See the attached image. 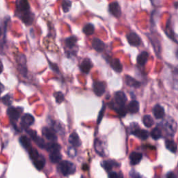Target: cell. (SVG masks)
Segmentation results:
<instances>
[{
	"label": "cell",
	"mask_w": 178,
	"mask_h": 178,
	"mask_svg": "<svg viewBox=\"0 0 178 178\" xmlns=\"http://www.w3.org/2000/svg\"><path fill=\"white\" fill-rule=\"evenodd\" d=\"M125 81L126 84L131 87L134 88H139L141 86V83L139 81L136 80L134 78H132L130 76H125Z\"/></svg>",
	"instance_id": "603a6c76"
},
{
	"label": "cell",
	"mask_w": 178,
	"mask_h": 178,
	"mask_svg": "<svg viewBox=\"0 0 178 178\" xmlns=\"http://www.w3.org/2000/svg\"><path fill=\"white\" fill-rule=\"evenodd\" d=\"M20 18L22 19V20L23 21L24 23L27 25H30L32 24V22L34 20V14L32 13H31L29 11L23 13H21Z\"/></svg>",
	"instance_id": "8fae6325"
},
{
	"label": "cell",
	"mask_w": 178,
	"mask_h": 178,
	"mask_svg": "<svg viewBox=\"0 0 178 178\" xmlns=\"http://www.w3.org/2000/svg\"><path fill=\"white\" fill-rule=\"evenodd\" d=\"M4 85H3L1 82H0V95H1V93L3 92V91H4Z\"/></svg>",
	"instance_id": "f6af8a7d"
},
{
	"label": "cell",
	"mask_w": 178,
	"mask_h": 178,
	"mask_svg": "<svg viewBox=\"0 0 178 178\" xmlns=\"http://www.w3.org/2000/svg\"><path fill=\"white\" fill-rule=\"evenodd\" d=\"M35 121L34 118L32 115H31L29 113H26L22 117L21 119V125L22 128L27 129L29 128L31 125H32Z\"/></svg>",
	"instance_id": "277c9868"
},
{
	"label": "cell",
	"mask_w": 178,
	"mask_h": 178,
	"mask_svg": "<svg viewBox=\"0 0 178 178\" xmlns=\"http://www.w3.org/2000/svg\"><path fill=\"white\" fill-rule=\"evenodd\" d=\"M54 96H55L56 102L58 104L63 102V100H64V95H63L61 92H56V93H55Z\"/></svg>",
	"instance_id": "8d00e7d4"
},
{
	"label": "cell",
	"mask_w": 178,
	"mask_h": 178,
	"mask_svg": "<svg viewBox=\"0 0 178 178\" xmlns=\"http://www.w3.org/2000/svg\"><path fill=\"white\" fill-rule=\"evenodd\" d=\"M58 168L60 172L65 176L74 174L76 170L75 164L71 161L66 160L60 161Z\"/></svg>",
	"instance_id": "6da1fadb"
},
{
	"label": "cell",
	"mask_w": 178,
	"mask_h": 178,
	"mask_svg": "<svg viewBox=\"0 0 178 178\" xmlns=\"http://www.w3.org/2000/svg\"><path fill=\"white\" fill-rule=\"evenodd\" d=\"M109 10L111 13L116 18H119L121 15V8L118 2L111 3L109 6Z\"/></svg>",
	"instance_id": "9c48e42d"
},
{
	"label": "cell",
	"mask_w": 178,
	"mask_h": 178,
	"mask_svg": "<svg viewBox=\"0 0 178 178\" xmlns=\"http://www.w3.org/2000/svg\"><path fill=\"white\" fill-rule=\"evenodd\" d=\"M33 163L35 167H36L38 170H42L43 167L45 166V160L43 158V156L40 155V157L36 161H34Z\"/></svg>",
	"instance_id": "4316f807"
},
{
	"label": "cell",
	"mask_w": 178,
	"mask_h": 178,
	"mask_svg": "<svg viewBox=\"0 0 178 178\" xmlns=\"http://www.w3.org/2000/svg\"><path fill=\"white\" fill-rule=\"evenodd\" d=\"M114 100H115V104L117 105L124 106L127 102L126 95L123 91H118L115 93Z\"/></svg>",
	"instance_id": "8992f818"
},
{
	"label": "cell",
	"mask_w": 178,
	"mask_h": 178,
	"mask_svg": "<svg viewBox=\"0 0 178 178\" xmlns=\"http://www.w3.org/2000/svg\"><path fill=\"white\" fill-rule=\"evenodd\" d=\"M2 29L0 28V37L2 36Z\"/></svg>",
	"instance_id": "7dc6e473"
},
{
	"label": "cell",
	"mask_w": 178,
	"mask_h": 178,
	"mask_svg": "<svg viewBox=\"0 0 178 178\" xmlns=\"http://www.w3.org/2000/svg\"><path fill=\"white\" fill-rule=\"evenodd\" d=\"M18 67L20 68V71L23 75L27 74V68H26V57L24 55H20L18 56Z\"/></svg>",
	"instance_id": "30bf717a"
},
{
	"label": "cell",
	"mask_w": 178,
	"mask_h": 178,
	"mask_svg": "<svg viewBox=\"0 0 178 178\" xmlns=\"http://www.w3.org/2000/svg\"><path fill=\"white\" fill-rule=\"evenodd\" d=\"M127 39H128V41L130 45L134 47H138L141 43V38H140L136 33L132 32L129 34L128 35V36H127Z\"/></svg>",
	"instance_id": "5b68a950"
},
{
	"label": "cell",
	"mask_w": 178,
	"mask_h": 178,
	"mask_svg": "<svg viewBox=\"0 0 178 178\" xmlns=\"http://www.w3.org/2000/svg\"><path fill=\"white\" fill-rule=\"evenodd\" d=\"M95 31L94 26L92 24H87L84 27L83 31L84 33L87 35V36H91V35L93 34Z\"/></svg>",
	"instance_id": "d6a6232c"
},
{
	"label": "cell",
	"mask_w": 178,
	"mask_h": 178,
	"mask_svg": "<svg viewBox=\"0 0 178 178\" xmlns=\"http://www.w3.org/2000/svg\"><path fill=\"white\" fill-rule=\"evenodd\" d=\"M131 176L133 177V178H142L141 176L140 175L137 173H136L134 172V171H132V172L131 173Z\"/></svg>",
	"instance_id": "7bdbcfd3"
},
{
	"label": "cell",
	"mask_w": 178,
	"mask_h": 178,
	"mask_svg": "<svg viewBox=\"0 0 178 178\" xmlns=\"http://www.w3.org/2000/svg\"><path fill=\"white\" fill-rule=\"evenodd\" d=\"M68 141L73 147H79L81 144V141L79 136L76 132H72L69 136Z\"/></svg>",
	"instance_id": "4fadbf2b"
},
{
	"label": "cell",
	"mask_w": 178,
	"mask_h": 178,
	"mask_svg": "<svg viewBox=\"0 0 178 178\" xmlns=\"http://www.w3.org/2000/svg\"><path fill=\"white\" fill-rule=\"evenodd\" d=\"M143 123L146 128H151L154 125V120L150 115H145L143 117Z\"/></svg>",
	"instance_id": "f546056e"
},
{
	"label": "cell",
	"mask_w": 178,
	"mask_h": 178,
	"mask_svg": "<svg viewBox=\"0 0 178 178\" xmlns=\"http://www.w3.org/2000/svg\"><path fill=\"white\" fill-rule=\"evenodd\" d=\"M132 134L134 135L137 138L141 139L142 140H145L148 138L149 133L145 129H140L139 128H134L132 131Z\"/></svg>",
	"instance_id": "ba28073f"
},
{
	"label": "cell",
	"mask_w": 178,
	"mask_h": 178,
	"mask_svg": "<svg viewBox=\"0 0 178 178\" xmlns=\"http://www.w3.org/2000/svg\"><path fill=\"white\" fill-rule=\"evenodd\" d=\"M71 4L72 2L71 1H68V0H64V1H63L61 3V6L63 12L64 13L68 12L70 8L71 7Z\"/></svg>",
	"instance_id": "d590c367"
},
{
	"label": "cell",
	"mask_w": 178,
	"mask_h": 178,
	"mask_svg": "<svg viewBox=\"0 0 178 178\" xmlns=\"http://www.w3.org/2000/svg\"><path fill=\"white\" fill-rule=\"evenodd\" d=\"M148 57H149L148 53L147 52H145V51H144V52H142L141 54H139L137 57L138 64L141 66L145 65V63L148 61Z\"/></svg>",
	"instance_id": "ffe728a7"
},
{
	"label": "cell",
	"mask_w": 178,
	"mask_h": 178,
	"mask_svg": "<svg viewBox=\"0 0 178 178\" xmlns=\"http://www.w3.org/2000/svg\"><path fill=\"white\" fill-rule=\"evenodd\" d=\"M106 86L102 81H96L93 84V91L94 93L97 96H102L105 93Z\"/></svg>",
	"instance_id": "52a82bcc"
},
{
	"label": "cell",
	"mask_w": 178,
	"mask_h": 178,
	"mask_svg": "<svg viewBox=\"0 0 178 178\" xmlns=\"http://www.w3.org/2000/svg\"><path fill=\"white\" fill-rule=\"evenodd\" d=\"M110 105H112L111 106V108H112L113 110H115L116 112L118 113V115L120 116H125L126 115V113L128 111H127V109H125V106H119V105H117L115 103H113V102L109 104Z\"/></svg>",
	"instance_id": "d6986e66"
},
{
	"label": "cell",
	"mask_w": 178,
	"mask_h": 178,
	"mask_svg": "<svg viewBox=\"0 0 178 178\" xmlns=\"http://www.w3.org/2000/svg\"><path fill=\"white\" fill-rule=\"evenodd\" d=\"M153 114L157 119H161L165 116V111L164 108L160 104H157L153 108Z\"/></svg>",
	"instance_id": "2e32d148"
},
{
	"label": "cell",
	"mask_w": 178,
	"mask_h": 178,
	"mask_svg": "<svg viewBox=\"0 0 178 178\" xmlns=\"http://www.w3.org/2000/svg\"><path fill=\"white\" fill-rule=\"evenodd\" d=\"M3 71V64L1 61V60H0V74Z\"/></svg>",
	"instance_id": "bcb514c9"
},
{
	"label": "cell",
	"mask_w": 178,
	"mask_h": 178,
	"mask_svg": "<svg viewBox=\"0 0 178 178\" xmlns=\"http://www.w3.org/2000/svg\"><path fill=\"white\" fill-rule=\"evenodd\" d=\"M19 141H20V144L22 145V147H23L24 149H26L27 151L31 148L30 139H29L27 136H22Z\"/></svg>",
	"instance_id": "cb8c5ba5"
},
{
	"label": "cell",
	"mask_w": 178,
	"mask_h": 178,
	"mask_svg": "<svg viewBox=\"0 0 178 178\" xmlns=\"http://www.w3.org/2000/svg\"><path fill=\"white\" fill-rule=\"evenodd\" d=\"M167 177L168 178H175V176L173 173H169L167 175Z\"/></svg>",
	"instance_id": "ee69618b"
},
{
	"label": "cell",
	"mask_w": 178,
	"mask_h": 178,
	"mask_svg": "<svg viewBox=\"0 0 178 178\" xmlns=\"http://www.w3.org/2000/svg\"><path fill=\"white\" fill-rule=\"evenodd\" d=\"M2 102H3V103H4V104H6V105L11 106L12 102H11V100L10 95H9L8 94V95H5L4 97H2Z\"/></svg>",
	"instance_id": "74e56055"
},
{
	"label": "cell",
	"mask_w": 178,
	"mask_h": 178,
	"mask_svg": "<svg viewBox=\"0 0 178 178\" xmlns=\"http://www.w3.org/2000/svg\"><path fill=\"white\" fill-rule=\"evenodd\" d=\"M176 123L173 120H166V123H165V129H166L168 132L170 133H174L176 130Z\"/></svg>",
	"instance_id": "44dd1931"
},
{
	"label": "cell",
	"mask_w": 178,
	"mask_h": 178,
	"mask_svg": "<svg viewBox=\"0 0 178 178\" xmlns=\"http://www.w3.org/2000/svg\"><path fill=\"white\" fill-rule=\"evenodd\" d=\"M109 178H118V175L116 172H111L109 175Z\"/></svg>",
	"instance_id": "b9f144b4"
},
{
	"label": "cell",
	"mask_w": 178,
	"mask_h": 178,
	"mask_svg": "<svg viewBox=\"0 0 178 178\" xmlns=\"http://www.w3.org/2000/svg\"><path fill=\"white\" fill-rule=\"evenodd\" d=\"M92 46H93V49L96 50L98 52H103V50L105 48V45L104 43L99 39H94L92 41Z\"/></svg>",
	"instance_id": "9a60e30c"
},
{
	"label": "cell",
	"mask_w": 178,
	"mask_h": 178,
	"mask_svg": "<svg viewBox=\"0 0 178 178\" xmlns=\"http://www.w3.org/2000/svg\"><path fill=\"white\" fill-rule=\"evenodd\" d=\"M111 68L117 72H121L123 71V65L120 63V60L118 59H114L111 63Z\"/></svg>",
	"instance_id": "d4e9b609"
},
{
	"label": "cell",
	"mask_w": 178,
	"mask_h": 178,
	"mask_svg": "<svg viewBox=\"0 0 178 178\" xmlns=\"http://www.w3.org/2000/svg\"><path fill=\"white\" fill-rule=\"evenodd\" d=\"M31 139L34 140V141H35V143H36V144L38 145V146H39L40 148H45L46 144H45V143L44 140L42 138L39 137V136H38L37 134L36 136H34V137L31 138Z\"/></svg>",
	"instance_id": "e575fe53"
},
{
	"label": "cell",
	"mask_w": 178,
	"mask_h": 178,
	"mask_svg": "<svg viewBox=\"0 0 178 178\" xmlns=\"http://www.w3.org/2000/svg\"><path fill=\"white\" fill-rule=\"evenodd\" d=\"M62 158V156L61 154L60 151H55L52 152H50V161L54 164L59 163L61 161Z\"/></svg>",
	"instance_id": "7402d4cb"
},
{
	"label": "cell",
	"mask_w": 178,
	"mask_h": 178,
	"mask_svg": "<svg viewBox=\"0 0 178 178\" xmlns=\"http://www.w3.org/2000/svg\"><path fill=\"white\" fill-rule=\"evenodd\" d=\"M23 109L21 107H10L7 110V114L10 118L11 121L13 123L16 122L20 117Z\"/></svg>",
	"instance_id": "7a4b0ae2"
},
{
	"label": "cell",
	"mask_w": 178,
	"mask_h": 178,
	"mask_svg": "<svg viewBox=\"0 0 178 178\" xmlns=\"http://www.w3.org/2000/svg\"><path fill=\"white\" fill-rule=\"evenodd\" d=\"M68 154L71 156V157H75L76 155V153H77V152H76L75 149L74 148H69L68 149Z\"/></svg>",
	"instance_id": "f35d334b"
},
{
	"label": "cell",
	"mask_w": 178,
	"mask_h": 178,
	"mask_svg": "<svg viewBox=\"0 0 178 178\" xmlns=\"http://www.w3.org/2000/svg\"><path fill=\"white\" fill-rule=\"evenodd\" d=\"M150 136L152 139L157 140L161 137V131L159 128H155L152 129L150 132Z\"/></svg>",
	"instance_id": "836d02e7"
},
{
	"label": "cell",
	"mask_w": 178,
	"mask_h": 178,
	"mask_svg": "<svg viewBox=\"0 0 178 178\" xmlns=\"http://www.w3.org/2000/svg\"><path fill=\"white\" fill-rule=\"evenodd\" d=\"M116 164H117L116 163V162H114L113 161L108 160V161H103L102 164V166H103L104 169L107 170V171H109L112 169L114 166H116Z\"/></svg>",
	"instance_id": "1f68e13d"
},
{
	"label": "cell",
	"mask_w": 178,
	"mask_h": 178,
	"mask_svg": "<svg viewBox=\"0 0 178 178\" xmlns=\"http://www.w3.org/2000/svg\"><path fill=\"white\" fill-rule=\"evenodd\" d=\"M50 68H52L54 71L59 72V68H58V67H57L56 64H55V63H50Z\"/></svg>",
	"instance_id": "ab89813d"
},
{
	"label": "cell",
	"mask_w": 178,
	"mask_h": 178,
	"mask_svg": "<svg viewBox=\"0 0 178 178\" xmlns=\"http://www.w3.org/2000/svg\"><path fill=\"white\" fill-rule=\"evenodd\" d=\"M139 110V103L136 100H132L129 103L127 111L130 113H136Z\"/></svg>",
	"instance_id": "ac0fdd59"
},
{
	"label": "cell",
	"mask_w": 178,
	"mask_h": 178,
	"mask_svg": "<svg viewBox=\"0 0 178 178\" xmlns=\"http://www.w3.org/2000/svg\"><path fill=\"white\" fill-rule=\"evenodd\" d=\"M30 10V6L29 2L25 0H22V1L18 2V11L20 13L27 12Z\"/></svg>",
	"instance_id": "e0dca14e"
},
{
	"label": "cell",
	"mask_w": 178,
	"mask_h": 178,
	"mask_svg": "<svg viewBox=\"0 0 178 178\" xmlns=\"http://www.w3.org/2000/svg\"><path fill=\"white\" fill-rule=\"evenodd\" d=\"M45 148L46 150L50 152L61 150V146H60L58 144H56V143L55 142L47 144L45 145Z\"/></svg>",
	"instance_id": "484cf974"
},
{
	"label": "cell",
	"mask_w": 178,
	"mask_h": 178,
	"mask_svg": "<svg viewBox=\"0 0 178 178\" xmlns=\"http://www.w3.org/2000/svg\"><path fill=\"white\" fill-rule=\"evenodd\" d=\"M166 147L168 150L173 152V153H175L177 152V145L172 140H166Z\"/></svg>",
	"instance_id": "83f0119b"
},
{
	"label": "cell",
	"mask_w": 178,
	"mask_h": 178,
	"mask_svg": "<svg viewBox=\"0 0 178 178\" xmlns=\"http://www.w3.org/2000/svg\"><path fill=\"white\" fill-rule=\"evenodd\" d=\"M77 42V39L75 36H71L65 39V45L68 48H72Z\"/></svg>",
	"instance_id": "4dcf8cb0"
},
{
	"label": "cell",
	"mask_w": 178,
	"mask_h": 178,
	"mask_svg": "<svg viewBox=\"0 0 178 178\" xmlns=\"http://www.w3.org/2000/svg\"><path fill=\"white\" fill-rule=\"evenodd\" d=\"M94 147H95V150L97 152V154H99L101 156L104 155V149L102 147V142L100 141V140L98 139L95 140Z\"/></svg>",
	"instance_id": "f1b7e54d"
},
{
	"label": "cell",
	"mask_w": 178,
	"mask_h": 178,
	"mask_svg": "<svg viewBox=\"0 0 178 178\" xmlns=\"http://www.w3.org/2000/svg\"><path fill=\"white\" fill-rule=\"evenodd\" d=\"M92 63L91 61V60L89 59H85L83 60V61L81 62V63L79 65V68H80L81 71L84 73L87 74L92 68Z\"/></svg>",
	"instance_id": "5bb4252c"
},
{
	"label": "cell",
	"mask_w": 178,
	"mask_h": 178,
	"mask_svg": "<svg viewBox=\"0 0 178 178\" xmlns=\"http://www.w3.org/2000/svg\"><path fill=\"white\" fill-rule=\"evenodd\" d=\"M43 134L47 140H50V141H52L55 142L56 141L57 136L56 134L55 130L53 128H50L45 127V128H43L42 130Z\"/></svg>",
	"instance_id": "3957f363"
},
{
	"label": "cell",
	"mask_w": 178,
	"mask_h": 178,
	"mask_svg": "<svg viewBox=\"0 0 178 178\" xmlns=\"http://www.w3.org/2000/svg\"><path fill=\"white\" fill-rule=\"evenodd\" d=\"M104 107H102V109L100 111V114H99V116H98V120H97V123H100V122L101 121L102 118V116H103V113H104Z\"/></svg>",
	"instance_id": "60d3db41"
},
{
	"label": "cell",
	"mask_w": 178,
	"mask_h": 178,
	"mask_svg": "<svg viewBox=\"0 0 178 178\" xmlns=\"http://www.w3.org/2000/svg\"><path fill=\"white\" fill-rule=\"evenodd\" d=\"M143 158V154L141 152H133L129 155L130 164L132 165H136L141 162Z\"/></svg>",
	"instance_id": "7c38bea8"
}]
</instances>
